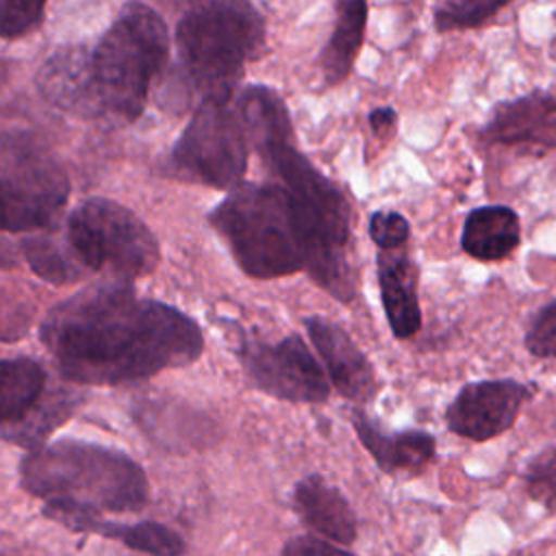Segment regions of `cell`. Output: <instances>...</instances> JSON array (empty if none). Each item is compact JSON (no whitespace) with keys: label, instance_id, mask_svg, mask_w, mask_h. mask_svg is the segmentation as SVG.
I'll list each match as a JSON object with an SVG mask.
<instances>
[{"label":"cell","instance_id":"6da1fadb","mask_svg":"<svg viewBox=\"0 0 556 556\" xmlns=\"http://www.w3.org/2000/svg\"><path fill=\"white\" fill-rule=\"evenodd\" d=\"M59 374L80 384H122L193 363L204 348L182 311L137 295L113 280L89 287L50 311L41 326Z\"/></svg>","mask_w":556,"mask_h":556},{"label":"cell","instance_id":"7a4b0ae2","mask_svg":"<svg viewBox=\"0 0 556 556\" xmlns=\"http://www.w3.org/2000/svg\"><path fill=\"white\" fill-rule=\"evenodd\" d=\"M20 482L43 502L48 519L59 513H137L150 497L139 463L119 450L74 439L30 450L20 465Z\"/></svg>","mask_w":556,"mask_h":556},{"label":"cell","instance_id":"3957f363","mask_svg":"<svg viewBox=\"0 0 556 556\" xmlns=\"http://www.w3.org/2000/svg\"><path fill=\"white\" fill-rule=\"evenodd\" d=\"M263 156L291 198L304 239L308 276L339 302H352L358 282L350 258L354 211L348 195L293 141L274 146Z\"/></svg>","mask_w":556,"mask_h":556},{"label":"cell","instance_id":"277c9868","mask_svg":"<svg viewBox=\"0 0 556 556\" xmlns=\"http://www.w3.org/2000/svg\"><path fill=\"white\" fill-rule=\"evenodd\" d=\"M211 224L250 278L269 280L306 271L300 224L280 182H241L211 211Z\"/></svg>","mask_w":556,"mask_h":556},{"label":"cell","instance_id":"5b68a950","mask_svg":"<svg viewBox=\"0 0 556 556\" xmlns=\"http://www.w3.org/2000/svg\"><path fill=\"white\" fill-rule=\"evenodd\" d=\"M265 46V22L248 2H202L176 26L182 78L200 102H228L245 63Z\"/></svg>","mask_w":556,"mask_h":556},{"label":"cell","instance_id":"8992f818","mask_svg":"<svg viewBox=\"0 0 556 556\" xmlns=\"http://www.w3.org/2000/svg\"><path fill=\"white\" fill-rule=\"evenodd\" d=\"M167 50L169 39L161 15L148 4H126L89 50L100 115L137 119L154 76L167 61Z\"/></svg>","mask_w":556,"mask_h":556},{"label":"cell","instance_id":"52a82bcc","mask_svg":"<svg viewBox=\"0 0 556 556\" xmlns=\"http://www.w3.org/2000/svg\"><path fill=\"white\" fill-rule=\"evenodd\" d=\"M67 195L65 167L43 141L28 132L0 137V230L50 228Z\"/></svg>","mask_w":556,"mask_h":556},{"label":"cell","instance_id":"ba28073f","mask_svg":"<svg viewBox=\"0 0 556 556\" xmlns=\"http://www.w3.org/2000/svg\"><path fill=\"white\" fill-rule=\"evenodd\" d=\"M63 232L85 271H106L115 280L146 276L161 258L152 230L130 208L106 198L85 200Z\"/></svg>","mask_w":556,"mask_h":556},{"label":"cell","instance_id":"9c48e42d","mask_svg":"<svg viewBox=\"0 0 556 556\" xmlns=\"http://www.w3.org/2000/svg\"><path fill=\"white\" fill-rule=\"evenodd\" d=\"M169 167L189 182L239 187L248 167V135L237 111L228 102H200L172 150Z\"/></svg>","mask_w":556,"mask_h":556},{"label":"cell","instance_id":"30bf717a","mask_svg":"<svg viewBox=\"0 0 556 556\" xmlns=\"http://www.w3.org/2000/svg\"><path fill=\"white\" fill-rule=\"evenodd\" d=\"M237 352L252 384L267 395L308 404L326 402L330 395L328 378L300 334L276 343L241 339Z\"/></svg>","mask_w":556,"mask_h":556},{"label":"cell","instance_id":"8fae6325","mask_svg":"<svg viewBox=\"0 0 556 556\" xmlns=\"http://www.w3.org/2000/svg\"><path fill=\"white\" fill-rule=\"evenodd\" d=\"M532 397V387L515 378H491L465 384L445 408V426L456 437L489 441L519 417L521 406Z\"/></svg>","mask_w":556,"mask_h":556},{"label":"cell","instance_id":"7c38bea8","mask_svg":"<svg viewBox=\"0 0 556 556\" xmlns=\"http://www.w3.org/2000/svg\"><path fill=\"white\" fill-rule=\"evenodd\" d=\"M306 332L324 361L332 387L348 400L369 402L378 393V376L371 361L354 343V339L334 321L308 317Z\"/></svg>","mask_w":556,"mask_h":556},{"label":"cell","instance_id":"4fadbf2b","mask_svg":"<svg viewBox=\"0 0 556 556\" xmlns=\"http://www.w3.org/2000/svg\"><path fill=\"white\" fill-rule=\"evenodd\" d=\"M556 122V93L532 89L513 100L497 102L478 130L484 143L552 148Z\"/></svg>","mask_w":556,"mask_h":556},{"label":"cell","instance_id":"5bb4252c","mask_svg":"<svg viewBox=\"0 0 556 556\" xmlns=\"http://www.w3.org/2000/svg\"><path fill=\"white\" fill-rule=\"evenodd\" d=\"M350 419L358 441L384 473L415 476L437 456V439L426 430L389 432L361 408H352Z\"/></svg>","mask_w":556,"mask_h":556},{"label":"cell","instance_id":"9a60e30c","mask_svg":"<svg viewBox=\"0 0 556 556\" xmlns=\"http://www.w3.org/2000/svg\"><path fill=\"white\" fill-rule=\"evenodd\" d=\"M293 508L319 539L350 547L358 536V521L348 497L319 473H311L295 484Z\"/></svg>","mask_w":556,"mask_h":556},{"label":"cell","instance_id":"2e32d148","mask_svg":"<svg viewBox=\"0 0 556 556\" xmlns=\"http://www.w3.org/2000/svg\"><path fill=\"white\" fill-rule=\"evenodd\" d=\"M37 87L54 106L78 115L98 117V100L91 83L89 50L83 46L59 48L39 70Z\"/></svg>","mask_w":556,"mask_h":556},{"label":"cell","instance_id":"e0dca14e","mask_svg":"<svg viewBox=\"0 0 556 556\" xmlns=\"http://www.w3.org/2000/svg\"><path fill=\"white\" fill-rule=\"evenodd\" d=\"M380 302L395 339H410L421 330L417 267L406 248L378 250L376 256Z\"/></svg>","mask_w":556,"mask_h":556},{"label":"cell","instance_id":"ac0fdd59","mask_svg":"<svg viewBox=\"0 0 556 556\" xmlns=\"http://www.w3.org/2000/svg\"><path fill=\"white\" fill-rule=\"evenodd\" d=\"M52 521L65 526L72 532L98 534L122 543L128 549L148 554V556H182L185 541L182 536L165 523L159 521H109L102 515H83V513H63L54 515Z\"/></svg>","mask_w":556,"mask_h":556},{"label":"cell","instance_id":"d6986e66","mask_svg":"<svg viewBox=\"0 0 556 556\" xmlns=\"http://www.w3.org/2000/svg\"><path fill=\"white\" fill-rule=\"evenodd\" d=\"M521 243V222L506 204H482L467 213L460 230V248L476 261L500 263Z\"/></svg>","mask_w":556,"mask_h":556},{"label":"cell","instance_id":"ffe728a7","mask_svg":"<svg viewBox=\"0 0 556 556\" xmlns=\"http://www.w3.org/2000/svg\"><path fill=\"white\" fill-rule=\"evenodd\" d=\"M334 11L332 33L319 54L321 76L328 87H334L350 76L365 41L369 7L361 0H343L334 4Z\"/></svg>","mask_w":556,"mask_h":556},{"label":"cell","instance_id":"44dd1931","mask_svg":"<svg viewBox=\"0 0 556 556\" xmlns=\"http://www.w3.org/2000/svg\"><path fill=\"white\" fill-rule=\"evenodd\" d=\"M235 111L245 128L248 139H252L261 154L274 146L293 141V126L287 104L274 89L265 85L245 87L237 100Z\"/></svg>","mask_w":556,"mask_h":556},{"label":"cell","instance_id":"7402d4cb","mask_svg":"<svg viewBox=\"0 0 556 556\" xmlns=\"http://www.w3.org/2000/svg\"><path fill=\"white\" fill-rule=\"evenodd\" d=\"M46 389V371L33 358L0 361V426H20Z\"/></svg>","mask_w":556,"mask_h":556},{"label":"cell","instance_id":"603a6c76","mask_svg":"<svg viewBox=\"0 0 556 556\" xmlns=\"http://www.w3.org/2000/svg\"><path fill=\"white\" fill-rule=\"evenodd\" d=\"M22 252L30 269L43 280L63 285L78 280L85 269L70 248L65 232H39L22 241Z\"/></svg>","mask_w":556,"mask_h":556},{"label":"cell","instance_id":"cb8c5ba5","mask_svg":"<svg viewBox=\"0 0 556 556\" xmlns=\"http://www.w3.org/2000/svg\"><path fill=\"white\" fill-rule=\"evenodd\" d=\"M506 4V0H445L432 7V24L437 33L473 30L491 22Z\"/></svg>","mask_w":556,"mask_h":556},{"label":"cell","instance_id":"d4e9b609","mask_svg":"<svg viewBox=\"0 0 556 556\" xmlns=\"http://www.w3.org/2000/svg\"><path fill=\"white\" fill-rule=\"evenodd\" d=\"M521 480L532 502L541 504L549 513H556V445L534 454L526 463Z\"/></svg>","mask_w":556,"mask_h":556},{"label":"cell","instance_id":"484cf974","mask_svg":"<svg viewBox=\"0 0 556 556\" xmlns=\"http://www.w3.org/2000/svg\"><path fill=\"white\" fill-rule=\"evenodd\" d=\"M43 2L0 0V37L17 39L43 22Z\"/></svg>","mask_w":556,"mask_h":556},{"label":"cell","instance_id":"4316f807","mask_svg":"<svg viewBox=\"0 0 556 556\" xmlns=\"http://www.w3.org/2000/svg\"><path fill=\"white\" fill-rule=\"evenodd\" d=\"M523 345L536 358H556V300L539 308L528 326Z\"/></svg>","mask_w":556,"mask_h":556},{"label":"cell","instance_id":"83f0119b","mask_svg":"<svg viewBox=\"0 0 556 556\" xmlns=\"http://www.w3.org/2000/svg\"><path fill=\"white\" fill-rule=\"evenodd\" d=\"M369 237L378 245V250H397L406 248L410 239V224L397 211H376L369 217Z\"/></svg>","mask_w":556,"mask_h":556},{"label":"cell","instance_id":"f1b7e54d","mask_svg":"<svg viewBox=\"0 0 556 556\" xmlns=\"http://www.w3.org/2000/svg\"><path fill=\"white\" fill-rule=\"evenodd\" d=\"M280 556H356L354 552L319 536L300 534L282 545Z\"/></svg>","mask_w":556,"mask_h":556},{"label":"cell","instance_id":"f546056e","mask_svg":"<svg viewBox=\"0 0 556 556\" xmlns=\"http://www.w3.org/2000/svg\"><path fill=\"white\" fill-rule=\"evenodd\" d=\"M367 119H369V128L376 137H387L397 124V113L391 106H378L369 113Z\"/></svg>","mask_w":556,"mask_h":556},{"label":"cell","instance_id":"4dcf8cb0","mask_svg":"<svg viewBox=\"0 0 556 556\" xmlns=\"http://www.w3.org/2000/svg\"><path fill=\"white\" fill-rule=\"evenodd\" d=\"M7 265H11V254H9V250L0 241V267H7Z\"/></svg>","mask_w":556,"mask_h":556},{"label":"cell","instance_id":"1f68e13d","mask_svg":"<svg viewBox=\"0 0 556 556\" xmlns=\"http://www.w3.org/2000/svg\"><path fill=\"white\" fill-rule=\"evenodd\" d=\"M7 74H9V63H4V61H0V85L4 83V78H7Z\"/></svg>","mask_w":556,"mask_h":556},{"label":"cell","instance_id":"d6a6232c","mask_svg":"<svg viewBox=\"0 0 556 556\" xmlns=\"http://www.w3.org/2000/svg\"><path fill=\"white\" fill-rule=\"evenodd\" d=\"M552 150H556V122H554V130H552Z\"/></svg>","mask_w":556,"mask_h":556}]
</instances>
